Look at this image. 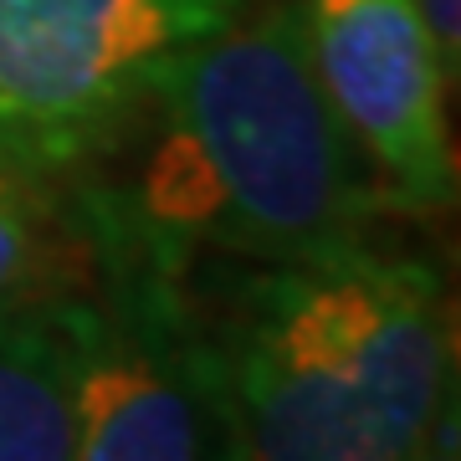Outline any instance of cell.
<instances>
[{"label":"cell","mask_w":461,"mask_h":461,"mask_svg":"<svg viewBox=\"0 0 461 461\" xmlns=\"http://www.w3.org/2000/svg\"><path fill=\"white\" fill-rule=\"evenodd\" d=\"M87 180L175 262H329L384 241V200L329 108L297 0L169 57Z\"/></svg>","instance_id":"6da1fadb"},{"label":"cell","mask_w":461,"mask_h":461,"mask_svg":"<svg viewBox=\"0 0 461 461\" xmlns=\"http://www.w3.org/2000/svg\"><path fill=\"white\" fill-rule=\"evenodd\" d=\"M230 461H415L456 395L436 262L390 241L329 262H190Z\"/></svg>","instance_id":"7a4b0ae2"},{"label":"cell","mask_w":461,"mask_h":461,"mask_svg":"<svg viewBox=\"0 0 461 461\" xmlns=\"http://www.w3.org/2000/svg\"><path fill=\"white\" fill-rule=\"evenodd\" d=\"M93 262L67 297L77 344L72 461H230L211 333L175 262L83 175Z\"/></svg>","instance_id":"3957f363"},{"label":"cell","mask_w":461,"mask_h":461,"mask_svg":"<svg viewBox=\"0 0 461 461\" xmlns=\"http://www.w3.org/2000/svg\"><path fill=\"white\" fill-rule=\"evenodd\" d=\"M262 0H0V149L83 175L118 144L149 77Z\"/></svg>","instance_id":"277c9868"},{"label":"cell","mask_w":461,"mask_h":461,"mask_svg":"<svg viewBox=\"0 0 461 461\" xmlns=\"http://www.w3.org/2000/svg\"><path fill=\"white\" fill-rule=\"evenodd\" d=\"M318 87L354 139L390 215L456 205L451 83L420 21V0H297Z\"/></svg>","instance_id":"5b68a950"},{"label":"cell","mask_w":461,"mask_h":461,"mask_svg":"<svg viewBox=\"0 0 461 461\" xmlns=\"http://www.w3.org/2000/svg\"><path fill=\"white\" fill-rule=\"evenodd\" d=\"M77 344L67 297L0 303V461H72Z\"/></svg>","instance_id":"8992f818"},{"label":"cell","mask_w":461,"mask_h":461,"mask_svg":"<svg viewBox=\"0 0 461 461\" xmlns=\"http://www.w3.org/2000/svg\"><path fill=\"white\" fill-rule=\"evenodd\" d=\"M93 262L83 175L0 149V303L72 293Z\"/></svg>","instance_id":"52a82bcc"},{"label":"cell","mask_w":461,"mask_h":461,"mask_svg":"<svg viewBox=\"0 0 461 461\" xmlns=\"http://www.w3.org/2000/svg\"><path fill=\"white\" fill-rule=\"evenodd\" d=\"M420 21L430 32V47L441 57L446 83L456 87V62H461V0H420Z\"/></svg>","instance_id":"ba28073f"},{"label":"cell","mask_w":461,"mask_h":461,"mask_svg":"<svg viewBox=\"0 0 461 461\" xmlns=\"http://www.w3.org/2000/svg\"><path fill=\"white\" fill-rule=\"evenodd\" d=\"M461 405H456V395L446 400V411L436 415V426H430V436H426V446L415 451V461H461Z\"/></svg>","instance_id":"9c48e42d"}]
</instances>
